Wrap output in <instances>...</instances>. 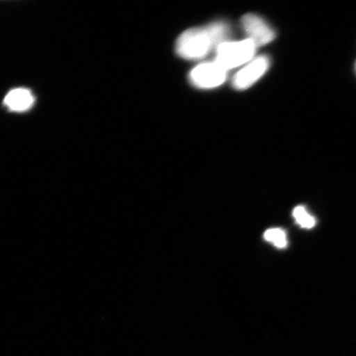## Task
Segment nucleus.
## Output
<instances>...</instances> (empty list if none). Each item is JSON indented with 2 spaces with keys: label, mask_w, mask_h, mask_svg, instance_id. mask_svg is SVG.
<instances>
[{
  "label": "nucleus",
  "mask_w": 356,
  "mask_h": 356,
  "mask_svg": "<svg viewBox=\"0 0 356 356\" xmlns=\"http://www.w3.org/2000/svg\"><path fill=\"white\" fill-rule=\"evenodd\" d=\"M293 216L302 228L312 229L316 225L314 218L306 211L304 207H297L293 211Z\"/></svg>",
  "instance_id": "obj_7"
},
{
  "label": "nucleus",
  "mask_w": 356,
  "mask_h": 356,
  "mask_svg": "<svg viewBox=\"0 0 356 356\" xmlns=\"http://www.w3.org/2000/svg\"><path fill=\"white\" fill-rule=\"evenodd\" d=\"M228 71L216 61L197 65L191 70L190 80L194 86L209 89L219 87L225 82Z\"/></svg>",
  "instance_id": "obj_3"
},
{
  "label": "nucleus",
  "mask_w": 356,
  "mask_h": 356,
  "mask_svg": "<svg viewBox=\"0 0 356 356\" xmlns=\"http://www.w3.org/2000/svg\"><path fill=\"white\" fill-rule=\"evenodd\" d=\"M270 66L269 58L261 56L255 58L239 70L233 78V86L238 90H244L254 84Z\"/></svg>",
  "instance_id": "obj_5"
},
{
  "label": "nucleus",
  "mask_w": 356,
  "mask_h": 356,
  "mask_svg": "<svg viewBox=\"0 0 356 356\" xmlns=\"http://www.w3.org/2000/svg\"><path fill=\"white\" fill-rule=\"evenodd\" d=\"M3 102L8 109L22 113L32 108L34 97L28 89L15 88L8 93Z\"/></svg>",
  "instance_id": "obj_6"
},
{
  "label": "nucleus",
  "mask_w": 356,
  "mask_h": 356,
  "mask_svg": "<svg viewBox=\"0 0 356 356\" xmlns=\"http://www.w3.org/2000/svg\"><path fill=\"white\" fill-rule=\"evenodd\" d=\"M256 51V44L249 39L226 42L216 48L215 61L229 71L249 63L254 58Z\"/></svg>",
  "instance_id": "obj_2"
},
{
  "label": "nucleus",
  "mask_w": 356,
  "mask_h": 356,
  "mask_svg": "<svg viewBox=\"0 0 356 356\" xmlns=\"http://www.w3.org/2000/svg\"><path fill=\"white\" fill-rule=\"evenodd\" d=\"M230 28L225 22H216L204 28L186 30L178 38L176 44L177 55L186 60H200L213 49L228 42Z\"/></svg>",
  "instance_id": "obj_1"
},
{
  "label": "nucleus",
  "mask_w": 356,
  "mask_h": 356,
  "mask_svg": "<svg viewBox=\"0 0 356 356\" xmlns=\"http://www.w3.org/2000/svg\"><path fill=\"white\" fill-rule=\"evenodd\" d=\"M242 28L248 35V39L257 47L265 46L273 41L275 38L274 30L261 17L248 13L241 20Z\"/></svg>",
  "instance_id": "obj_4"
},
{
  "label": "nucleus",
  "mask_w": 356,
  "mask_h": 356,
  "mask_svg": "<svg viewBox=\"0 0 356 356\" xmlns=\"http://www.w3.org/2000/svg\"><path fill=\"white\" fill-rule=\"evenodd\" d=\"M264 238L266 241L273 243L275 246L278 248H284L286 247V235L282 229H271L267 230L264 234Z\"/></svg>",
  "instance_id": "obj_8"
}]
</instances>
